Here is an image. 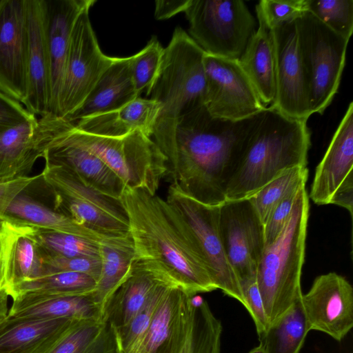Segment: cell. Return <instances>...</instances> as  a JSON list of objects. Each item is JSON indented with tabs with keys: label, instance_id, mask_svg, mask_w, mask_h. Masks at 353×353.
<instances>
[{
	"label": "cell",
	"instance_id": "1",
	"mask_svg": "<svg viewBox=\"0 0 353 353\" xmlns=\"http://www.w3.org/2000/svg\"><path fill=\"white\" fill-rule=\"evenodd\" d=\"M239 121L214 117L205 105L159 117L152 137L166 158L170 185L204 205L225 203L238 159Z\"/></svg>",
	"mask_w": 353,
	"mask_h": 353
},
{
	"label": "cell",
	"instance_id": "2",
	"mask_svg": "<svg viewBox=\"0 0 353 353\" xmlns=\"http://www.w3.org/2000/svg\"><path fill=\"white\" fill-rule=\"evenodd\" d=\"M121 199L128 216L135 259L158 263L189 294L217 290L188 228L165 200L128 188Z\"/></svg>",
	"mask_w": 353,
	"mask_h": 353
},
{
	"label": "cell",
	"instance_id": "3",
	"mask_svg": "<svg viewBox=\"0 0 353 353\" xmlns=\"http://www.w3.org/2000/svg\"><path fill=\"white\" fill-rule=\"evenodd\" d=\"M307 121L271 105L241 120L238 159L225 201L249 199L286 171L306 167L311 145Z\"/></svg>",
	"mask_w": 353,
	"mask_h": 353
},
{
	"label": "cell",
	"instance_id": "4",
	"mask_svg": "<svg viewBox=\"0 0 353 353\" xmlns=\"http://www.w3.org/2000/svg\"><path fill=\"white\" fill-rule=\"evenodd\" d=\"M309 210L308 194L303 185L283 230L265 247L259 261L256 283L269 326L303 294L301 277Z\"/></svg>",
	"mask_w": 353,
	"mask_h": 353
},
{
	"label": "cell",
	"instance_id": "5",
	"mask_svg": "<svg viewBox=\"0 0 353 353\" xmlns=\"http://www.w3.org/2000/svg\"><path fill=\"white\" fill-rule=\"evenodd\" d=\"M61 136L99 157L125 188L155 194L166 174L165 155L152 137L139 130L121 137H108L81 131L73 124Z\"/></svg>",
	"mask_w": 353,
	"mask_h": 353
},
{
	"label": "cell",
	"instance_id": "6",
	"mask_svg": "<svg viewBox=\"0 0 353 353\" xmlns=\"http://www.w3.org/2000/svg\"><path fill=\"white\" fill-rule=\"evenodd\" d=\"M204 51L177 26L164 48L159 72L148 95L161 104L159 117H174L205 105Z\"/></svg>",
	"mask_w": 353,
	"mask_h": 353
},
{
	"label": "cell",
	"instance_id": "7",
	"mask_svg": "<svg viewBox=\"0 0 353 353\" xmlns=\"http://www.w3.org/2000/svg\"><path fill=\"white\" fill-rule=\"evenodd\" d=\"M297 45L312 114H322L337 93L349 41L305 12L296 20Z\"/></svg>",
	"mask_w": 353,
	"mask_h": 353
},
{
	"label": "cell",
	"instance_id": "8",
	"mask_svg": "<svg viewBox=\"0 0 353 353\" xmlns=\"http://www.w3.org/2000/svg\"><path fill=\"white\" fill-rule=\"evenodd\" d=\"M41 179L51 191L53 207L59 212L107 236L130 234L128 216L121 199L95 190L61 166L45 164Z\"/></svg>",
	"mask_w": 353,
	"mask_h": 353
},
{
	"label": "cell",
	"instance_id": "9",
	"mask_svg": "<svg viewBox=\"0 0 353 353\" xmlns=\"http://www.w3.org/2000/svg\"><path fill=\"white\" fill-rule=\"evenodd\" d=\"M188 34L210 55L238 60L256 30V20L241 0H190Z\"/></svg>",
	"mask_w": 353,
	"mask_h": 353
},
{
	"label": "cell",
	"instance_id": "10",
	"mask_svg": "<svg viewBox=\"0 0 353 353\" xmlns=\"http://www.w3.org/2000/svg\"><path fill=\"white\" fill-rule=\"evenodd\" d=\"M165 201L188 228L217 289L245 307L239 281L228 260L223 243L219 226L221 205H204L172 185L168 188Z\"/></svg>",
	"mask_w": 353,
	"mask_h": 353
},
{
	"label": "cell",
	"instance_id": "11",
	"mask_svg": "<svg viewBox=\"0 0 353 353\" xmlns=\"http://www.w3.org/2000/svg\"><path fill=\"white\" fill-rule=\"evenodd\" d=\"M90 8L81 11L71 32L59 99V116L67 120L81 108L116 59L101 50L89 17Z\"/></svg>",
	"mask_w": 353,
	"mask_h": 353
},
{
	"label": "cell",
	"instance_id": "12",
	"mask_svg": "<svg viewBox=\"0 0 353 353\" xmlns=\"http://www.w3.org/2000/svg\"><path fill=\"white\" fill-rule=\"evenodd\" d=\"M205 106L214 117L238 121L266 108L238 60L204 54Z\"/></svg>",
	"mask_w": 353,
	"mask_h": 353
},
{
	"label": "cell",
	"instance_id": "13",
	"mask_svg": "<svg viewBox=\"0 0 353 353\" xmlns=\"http://www.w3.org/2000/svg\"><path fill=\"white\" fill-rule=\"evenodd\" d=\"M353 103L350 102L321 161L308 198L316 205L353 208Z\"/></svg>",
	"mask_w": 353,
	"mask_h": 353
},
{
	"label": "cell",
	"instance_id": "14",
	"mask_svg": "<svg viewBox=\"0 0 353 353\" xmlns=\"http://www.w3.org/2000/svg\"><path fill=\"white\" fill-rule=\"evenodd\" d=\"M219 226L228 260L240 286L256 279L265 248L264 225L250 199L220 206Z\"/></svg>",
	"mask_w": 353,
	"mask_h": 353
},
{
	"label": "cell",
	"instance_id": "15",
	"mask_svg": "<svg viewBox=\"0 0 353 353\" xmlns=\"http://www.w3.org/2000/svg\"><path fill=\"white\" fill-rule=\"evenodd\" d=\"M301 303L310 330L341 341L353 327V288L336 272L318 276Z\"/></svg>",
	"mask_w": 353,
	"mask_h": 353
},
{
	"label": "cell",
	"instance_id": "16",
	"mask_svg": "<svg viewBox=\"0 0 353 353\" xmlns=\"http://www.w3.org/2000/svg\"><path fill=\"white\" fill-rule=\"evenodd\" d=\"M272 32L276 96L271 106L289 117L307 120L312 112L298 50L296 21L277 26Z\"/></svg>",
	"mask_w": 353,
	"mask_h": 353
},
{
	"label": "cell",
	"instance_id": "17",
	"mask_svg": "<svg viewBox=\"0 0 353 353\" xmlns=\"http://www.w3.org/2000/svg\"><path fill=\"white\" fill-rule=\"evenodd\" d=\"M74 123L48 114L0 132L5 179L26 176L54 139Z\"/></svg>",
	"mask_w": 353,
	"mask_h": 353
},
{
	"label": "cell",
	"instance_id": "18",
	"mask_svg": "<svg viewBox=\"0 0 353 353\" xmlns=\"http://www.w3.org/2000/svg\"><path fill=\"white\" fill-rule=\"evenodd\" d=\"M26 0H0V91L23 103L27 93Z\"/></svg>",
	"mask_w": 353,
	"mask_h": 353
},
{
	"label": "cell",
	"instance_id": "19",
	"mask_svg": "<svg viewBox=\"0 0 353 353\" xmlns=\"http://www.w3.org/2000/svg\"><path fill=\"white\" fill-rule=\"evenodd\" d=\"M95 0H43L48 58L50 114L59 117V99L74 23L83 10Z\"/></svg>",
	"mask_w": 353,
	"mask_h": 353
},
{
	"label": "cell",
	"instance_id": "20",
	"mask_svg": "<svg viewBox=\"0 0 353 353\" xmlns=\"http://www.w3.org/2000/svg\"><path fill=\"white\" fill-rule=\"evenodd\" d=\"M192 296L172 286L157 307L141 342L130 353H180L188 332Z\"/></svg>",
	"mask_w": 353,
	"mask_h": 353
},
{
	"label": "cell",
	"instance_id": "21",
	"mask_svg": "<svg viewBox=\"0 0 353 353\" xmlns=\"http://www.w3.org/2000/svg\"><path fill=\"white\" fill-rule=\"evenodd\" d=\"M169 282L176 283L158 263L134 259L128 276L106 302L103 319L113 330L126 325L158 288Z\"/></svg>",
	"mask_w": 353,
	"mask_h": 353
},
{
	"label": "cell",
	"instance_id": "22",
	"mask_svg": "<svg viewBox=\"0 0 353 353\" xmlns=\"http://www.w3.org/2000/svg\"><path fill=\"white\" fill-rule=\"evenodd\" d=\"M27 93L23 105L39 117L50 114L48 58L46 39L43 0H26Z\"/></svg>",
	"mask_w": 353,
	"mask_h": 353
},
{
	"label": "cell",
	"instance_id": "23",
	"mask_svg": "<svg viewBox=\"0 0 353 353\" xmlns=\"http://www.w3.org/2000/svg\"><path fill=\"white\" fill-rule=\"evenodd\" d=\"M61 134L45 152V164L63 167L95 190L121 199L125 186L116 173L97 155L68 141Z\"/></svg>",
	"mask_w": 353,
	"mask_h": 353
},
{
	"label": "cell",
	"instance_id": "24",
	"mask_svg": "<svg viewBox=\"0 0 353 353\" xmlns=\"http://www.w3.org/2000/svg\"><path fill=\"white\" fill-rule=\"evenodd\" d=\"M161 110L157 101L139 97L117 109L81 118L74 124L94 135L121 137L139 130L152 137Z\"/></svg>",
	"mask_w": 353,
	"mask_h": 353
},
{
	"label": "cell",
	"instance_id": "25",
	"mask_svg": "<svg viewBox=\"0 0 353 353\" xmlns=\"http://www.w3.org/2000/svg\"><path fill=\"white\" fill-rule=\"evenodd\" d=\"M79 321L8 315L0 322V353H46Z\"/></svg>",
	"mask_w": 353,
	"mask_h": 353
},
{
	"label": "cell",
	"instance_id": "26",
	"mask_svg": "<svg viewBox=\"0 0 353 353\" xmlns=\"http://www.w3.org/2000/svg\"><path fill=\"white\" fill-rule=\"evenodd\" d=\"M90 294L84 295L17 294L11 296L12 305L8 315L16 318L35 319H103V308L94 303Z\"/></svg>",
	"mask_w": 353,
	"mask_h": 353
},
{
	"label": "cell",
	"instance_id": "27",
	"mask_svg": "<svg viewBox=\"0 0 353 353\" xmlns=\"http://www.w3.org/2000/svg\"><path fill=\"white\" fill-rule=\"evenodd\" d=\"M25 192L17 196L8 208L4 214L5 224L14 228H34L72 234L99 243L121 237L110 236L94 231L54 207L26 194Z\"/></svg>",
	"mask_w": 353,
	"mask_h": 353
},
{
	"label": "cell",
	"instance_id": "28",
	"mask_svg": "<svg viewBox=\"0 0 353 353\" xmlns=\"http://www.w3.org/2000/svg\"><path fill=\"white\" fill-rule=\"evenodd\" d=\"M259 26L238 59L262 103L267 107L276 96L275 57L272 29L267 25L258 5L255 8Z\"/></svg>",
	"mask_w": 353,
	"mask_h": 353
},
{
	"label": "cell",
	"instance_id": "29",
	"mask_svg": "<svg viewBox=\"0 0 353 353\" xmlns=\"http://www.w3.org/2000/svg\"><path fill=\"white\" fill-rule=\"evenodd\" d=\"M132 57H116L103 73L81 108L69 119L72 123L95 114L117 109L137 98L134 86Z\"/></svg>",
	"mask_w": 353,
	"mask_h": 353
},
{
	"label": "cell",
	"instance_id": "30",
	"mask_svg": "<svg viewBox=\"0 0 353 353\" xmlns=\"http://www.w3.org/2000/svg\"><path fill=\"white\" fill-rule=\"evenodd\" d=\"M4 285L11 288L21 282L43 276L41 247L19 229L4 224Z\"/></svg>",
	"mask_w": 353,
	"mask_h": 353
},
{
	"label": "cell",
	"instance_id": "31",
	"mask_svg": "<svg viewBox=\"0 0 353 353\" xmlns=\"http://www.w3.org/2000/svg\"><path fill=\"white\" fill-rule=\"evenodd\" d=\"M101 272L90 296L103 308L128 276L135 259L131 235L116 237L99 243Z\"/></svg>",
	"mask_w": 353,
	"mask_h": 353
},
{
	"label": "cell",
	"instance_id": "32",
	"mask_svg": "<svg viewBox=\"0 0 353 353\" xmlns=\"http://www.w3.org/2000/svg\"><path fill=\"white\" fill-rule=\"evenodd\" d=\"M46 353H118L115 334L104 319L74 323Z\"/></svg>",
	"mask_w": 353,
	"mask_h": 353
},
{
	"label": "cell",
	"instance_id": "33",
	"mask_svg": "<svg viewBox=\"0 0 353 353\" xmlns=\"http://www.w3.org/2000/svg\"><path fill=\"white\" fill-rule=\"evenodd\" d=\"M301 296L259 336L267 353H300L310 331Z\"/></svg>",
	"mask_w": 353,
	"mask_h": 353
},
{
	"label": "cell",
	"instance_id": "34",
	"mask_svg": "<svg viewBox=\"0 0 353 353\" xmlns=\"http://www.w3.org/2000/svg\"><path fill=\"white\" fill-rule=\"evenodd\" d=\"M222 331L221 322L208 302L193 295L188 332L180 353H221Z\"/></svg>",
	"mask_w": 353,
	"mask_h": 353
},
{
	"label": "cell",
	"instance_id": "35",
	"mask_svg": "<svg viewBox=\"0 0 353 353\" xmlns=\"http://www.w3.org/2000/svg\"><path fill=\"white\" fill-rule=\"evenodd\" d=\"M97 280L90 275L60 272L21 282L6 288L10 296L21 293L48 295H84L92 292Z\"/></svg>",
	"mask_w": 353,
	"mask_h": 353
},
{
	"label": "cell",
	"instance_id": "36",
	"mask_svg": "<svg viewBox=\"0 0 353 353\" xmlns=\"http://www.w3.org/2000/svg\"><path fill=\"white\" fill-rule=\"evenodd\" d=\"M307 177V166L290 169L267 183L249 198L263 225L276 206L288 196L305 185Z\"/></svg>",
	"mask_w": 353,
	"mask_h": 353
},
{
	"label": "cell",
	"instance_id": "37",
	"mask_svg": "<svg viewBox=\"0 0 353 353\" xmlns=\"http://www.w3.org/2000/svg\"><path fill=\"white\" fill-rule=\"evenodd\" d=\"M30 236L47 253L63 257H99V243L65 232L34 228H17Z\"/></svg>",
	"mask_w": 353,
	"mask_h": 353
},
{
	"label": "cell",
	"instance_id": "38",
	"mask_svg": "<svg viewBox=\"0 0 353 353\" xmlns=\"http://www.w3.org/2000/svg\"><path fill=\"white\" fill-rule=\"evenodd\" d=\"M173 285H178L172 282L161 285L128 324L114 330L118 353H129L141 342L148 330L157 307Z\"/></svg>",
	"mask_w": 353,
	"mask_h": 353
},
{
	"label": "cell",
	"instance_id": "39",
	"mask_svg": "<svg viewBox=\"0 0 353 353\" xmlns=\"http://www.w3.org/2000/svg\"><path fill=\"white\" fill-rule=\"evenodd\" d=\"M164 48L157 36H152L146 46L131 56L132 77L138 97L145 92L148 97L159 72Z\"/></svg>",
	"mask_w": 353,
	"mask_h": 353
},
{
	"label": "cell",
	"instance_id": "40",
	"mask_svg": "<svg viewBox=\"0 0 353 353\" xmlns=\"http://www.w3.org/2000/svg\"><path fill=\"white\" fill-rule=\"evenodd\" d=\"M307 11L332 31L350 40L353 31L352 0H305Z\"/></svg>",
	"mask_w": 353,
	"mask_h": 353
},
{
	"label": "cell",
	"instance_id": "41",
	"mask_svg": "<svg viewBox=\"0 0 353 353\" xmlns=\"http://www.w3.org/2000/svg\"><path fill=\"white\" fill-rule=\"evenodd\" d=\"M41 249L43 276L60 272H74L87 274L97 281L99 279L101 267L100 258L59 256L47 253L41 247Z\"/></svg>",
	"mask_w": 353,
	"mask_h": 353
},
{
	"label": "cell",
	"instance_id": "42",
	"mask_svg": "<svg viewBox=\"0 0 353 353\" xmlns=\"http://www.w3.org/2000/svg\"><path fill=\"white\" fill-rule=\"evenodd\" d=\"M257 5L271 29L294 21L307 12L305 0H261Z\"/></svg>",
	"mask_w": 353,
	"mask_h": 353
},
{
	"label": "cell",
	"instance_id": "43",
	"mask_svg": "<svg viewBox=\"0 0 353 353\" xmlns=\"http://www.w3.org/2000/svg\"><path fill=\"white\" fill-rule=\"evenodd\" d=\"M300 188L285 198L272 212L264 225L265 247L271 244L283 230L291 215Z\"/></svg>",
	"mask_w": 353,
	"mask_h": 353
},
{
	"label": "cell",
	"instance_id": "44",
	"mask_svg": "<svg viewBox=\"0 0 353 353\" xmlns=\"http://www.w3.org/2000/svg\"><path fill=\"white\" fill-rule=\"evenodd\" d=\"M241 290L245 299V307L250 314L259 336L267 331L269 325L256 279L243 285Z\"/></svg>",
	"mask_w": 353,
	"mask_h": 353
},
{
	"label": "cell",
	"instance_id": "45",
	"mask_svg": "<svg viewBox=\"0 0 353 353\" xmlns=\"http://www.w3.org/2000/svg\"><path fill=\"white\" fill-rule=\"evenodd\" d=\"M39 179L41 174L37 176L26 175L0 179V231L5 224L4 214L10 203Z\"/></svg>",
	"mask_w": 353,
	"mask_h": 353
},
{
	"label": "cell",
	"instance_id": "46",
	"mask_svg": "<svg viewBox=\"0 0 353 353\" xmlns=\"http://www.w3.org/2000/svg\"><path fill=\"white\" fill-rule=\"evenodd\" d=\"M36 117L21 103L0 91V132Z\"/></svg>",
	"mask_w": 353,
	"mask_h": 353
},
{
	"label": "cell",
	"instance_id": "47",
	"mask_svg": "<svg viewBox=\"0 0 353 353\" xmlns=\"http://www.w3.org/2000/svg\"><path fill=\"white\" fill-rule=\"evenodd\" d=\"M190 1V0L156 1L154 17L158 20H164L180 12H184Z\"/></svg>",
	"mask_w": 353,
	"mask_h": 353
},
{
	"label": "cell",
	"instance_id": "48",
	"mask_svg": "<svg viewBox=\"0 0 353 353\" xmlns=\"http://www.w3.org/2000/svg\"><path fill=\"white\" fill-rule=\"evenodd\" d=\"M8 292L5 285L0 287V322L6 318L8 314Z\"/></svg>",
	"mask_w": 353,
	"mask_h": 353
},
{
	"label": "cell",
	"instance_id": "49",
	"mask_svg": "<svg viewBox=\"0 0 353 353\" xmlns=\"http://www.w3.org/2000/svg\"><path fill=\"white\" fill-rule=\"evenodd\" d=\"M4 285V261L3 255L0 259V287Z\"/></svg>",
	"mask_w": 353,
	"mask_h": 353
},
{
	"label": "cell",
	"instance_id": "50",
	"mask_svg": "<svg viewBox=\"0 0 353 353\" xmlns=\"http://www.w3.org/2000/svg\"><path fill=\"white\" fill-rule=\"evenodd\" d=\"M248 353H267L264 346L259 343V345L252 350H251Z\"/></svg>",
	"mask_w": 353,
	"mask_h": 353
},
{
	"label": "cell",
	"instance_id": "51",
	"mask_svg": "<svg viewBox=\"0 0 353 353\" xmlns=\"http://www.w3.org/2000/svg\"><path fill=\"white\" fill-rule=\"evenodd\" d=\"M5 179L4 177V162L3 155L0 150V179Z\"/></svg>",
	"mask_w": 353,
	"mask_h": 353
},
{
	"label": "cell",
	"instance_id": "52",
	"mask_svg": "<svg viewBox=\"0 0 353 353\" xmlns=\"http://www.w3.org/2000/svg\"><path fill=\"white\" fill-rule=\"evenodd\" d=\"M3 235L2 232V230L0 231V259L2 258L3 255Z\"/></svg>",
	"mask_w": 353,
	"mask_h": 353
}]
</instances>
